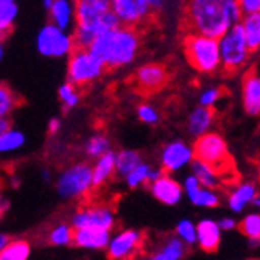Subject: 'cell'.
I'll list each match as a JSON object with an SVG mask.
<instances>
[{
	"label": "cell",
	"mask_w": 260,
	"mask_h": 260,
	"mask_svg": "<svg viewBox=\"0 0 260 260\" xmlns=\"http://www.w3.org/2000/svg\"><path fill=\"white\" fill-rule=\"evenodd\" d=\"M10 182H11V187H13V188H17V187L20 185V178H17V176H11Z\"/></svg>",
	"instance_id": "7dc6e473"
},
{
	"label": "cell",
	"mask_w": 260,
	"mask_h": 260,
	"mask_svg": "<svg viewBox=\"0 0 260 260\" xmlns=\"http://www.w3.org/2000/svg\"><path fill=\"white\" fill-rule=\"evenodd\" d=\"M11 126V120H10V117H0V133H5L8 131Z\"/></svg>",
	"instance_id": "7bdbcfd3"
},
{
	"label": "cell",
	"mask_w": 260,
	"mask_h": 260,
	"mask_svg": "<svg viewBox=\"0 0 260 260\" xmlns=\"http://www.w3.org/2000/svg\"><path fill=\"white\" fill-rule=\"evenodd\" d=\"M153 167L147 162H142L137 169H134L126 178L125 182L129 188H137L144 184H150V175H151Z\"/></svg>",
	"instance_id": "d590c367"
},
{
	"label": "cell",
	"mask_w": 260,
	"mask_h": 260,
	"mask_svg": "<svg viewBox=\"0 0 260 260\" xmlns=\"http://www.w3.org/2000/svg\"><path fill=\"white\" fill-rule=\"evenodd\" d=\"M182 187H184V193L188 198V201L195 206H198V207L214 209L221 201L220 193L217 190H214V188L203 187L195 175H188L184 179Z\"/></svg>",
	"instance_id": "9a60e30c"
},
{
	"label": "cell",
	"mask_w": 260,
	"mask_h": 260,
	"mask_svg": "<svg viewBox=\"0 0 260 260\" xmlns=\"http://www.w3.org/2000/svg\"><path fill=\"white\" fill-rule=\"evenodd\" d=\"M178 237L188 246L192 245H197V240H198V229H197V224L188 220V218H182L179 220V223L176 224V229H175Z\"/></svg>",
	"instance_id": "8d00e7d4"
},
{
	"label": "cell",
	"mask_w": 260,
	"mask_h": 260,
	"mask_svg": "<svg viewBox=\"0 0 260 260\" xmlns=\"http://www.w3.org/2000/svg\"><path fill=\"white\" fill-rule=\"evenodd\" d=\"M11 240H13V239L10 237V235L4 232L2 235H0V249H4L5 246H8V245L11 243Z\"/></svg>",
	"instance_id": "f6af8a7d"
},
{
	"label": "cell",
	"mask_w": 260,
	"mask_h": 260,
	"mask_svg": "<svg viewBox=\"0 0 260 260\" xmlns=\"http://www.w3.org/2000/svg\"><path fill=\"white\" fill-rule=\"evenodd\" d=\"M187 252H188V245H185L178 235L169 237L160 246V249L156 251L160 260H182L187 255Z\"/></svg>",
	"instance_id": "484cf974"
},
{
	"label": "cell",
	"mask_w": 260,
	"mask_h": 260,
	"mask_svg": "<svg viewBox=\"0 0 260 260\" xmlns=\"http://www.w3.org/2000/svg\"><path fill=\"white\" fill-rule=\"evenodd\" d=\"M19 105L20 100L16 92L7 84L0 86V117H10Z\"/></svg>",
	"instance_id": "836d02e7"
},
{
	"label": "cell",
	"mask_w": 260,
	"mask_h": 260,
	"mask_svg": "<svg viewBox=\"0 0 260 260\" xmlns=\"http://www.w3.org/2000/svg\"><path fill=\"white\" fill-rule=\"evenodd\" d=\"M193 151L195 159L214 165L223 175L234 170V162L228 148V142L217 131H210L198 137L193 144Z\"/></svg>",
	"instance_id": "ba28073f"
},
{
	"label": "cell",
	"mask_w": 260,
	"mask_h": 260,
	"mask_svg": "<svg viewBox=\"0 0 260 260\" xmlns=\"http://www.w3.org/2000/svg\"><path fill=\"white\" fill-rule=\"evenodd\" d=\"M190 169H192V175L198 178L203 187L218 190V187L223 184V173L218 169H215L214 165L195 159L190 165Z\"/></svg>",
	"instance_id": "cb8c5ba5"
},
{
	"label": "cell",
	"mask_w": 260,
	"mask_h": 260,
	"mask_svg": "<svg viewBox=\"0 0 260 260\" xmlns=\"http://www.w3.org/2000/svg\"><path fill=\"white\" fill-rule=\"evenodd\" d=\"M254 206L258 209V212H260V192L257 193V197H255V200H254Z\"/></svg>",
	"instance_id": "c3c4849f"
},
{
	"label": "cell",
	"mask_w": 260,
	"mask_h": 260,
	"mask_svg": "<svg viewBox=\"0 0 260 260\" xmlns=\"http://www.w3.org/2000/svg\"><path fill=\"white\" fill-rule=\"evenodd\" d=\"M111 145H112L111 139L108 136H105L102 133H97V134H93L92 137L87 139L86 145H84V153L90 159H99L103 154L112 151Z\"/></svg>",
	"instance_id": "f546056e"
},
{
	"label": "cell",
	"mask_w": 260,
	"mask_h": 260,
	"mask_svg": "<svg viewBox=\"0 0 260 260\" xmlns=\"http://www.w3.org/2000/svg\"><path fill=\"white\" fill-rule=\"evenodd\" d=\"M242 106L251 117L260 115V75L254 70L248 72L242 81Z\"/></svg>",
	"instance_id": "ac0fdd59"
},
{
	"label": "cell",
	"mask_w": 260,
	"mask_h": 260,
	"mask_svg": "<svg viewBox=\"0 0 260 260\" xmlns=\"http://www.w3.org/2000/svg\"><path fill=\"white\" fill-rule=\"evenodd\" d=\"M106 69L105 62L90 49H75L67 58V81L77 87H86L100 80Z\"/></svg>",
	"instance_id": "5b68a950"
},
{
	"label": "cell",
	"mask_w": 260,
	"mask_h": 260,
	"mask_svg": "<svg viewBox=\"0 0 260 260\" xmlns=\"http://www.w3.org/2000/svg\"><path fill=\"white\" fill-rule=\"evenodd\" d=\"M56 192L62 200H77L87 197L93 188L92 165L87 162H77L61 170L55 181Z\"/></svg>",
	"instance_id": "8992f818"
},
{
	"label": "cell",
	"mask_w": 260,
	"mask_h": 260,
	"mask_svg": "<svg viewBox=\"0 0 260 260\" xmlns=\"http://www.w3.org/2000/svg\"><path fill=\"white\" fill-rule=\"evenodd\" d=\"M257 193L258 190L254 182L245 181L240 184H235V187L228 195V206L234 214H242L249 204H254Z\"/></svg>",
	"instance_id": "7402d4cb"
},
{
	"label": "cell",
	"mask_w": 260,
	"mask_h": 260,
	"mask_svg": "<svg viewBox=\"0 0 260 260\" xmlns=\"http://www.w3.org/2000/svg\"><path fill=\"white\" fill-rule=\"evenodd\" d=\"M170 81V72L165 64L162 62H145L140 64L133 74V83L134 87L144 93H156L162 90Z\"/></svg>",
	"instance_id": "4fadbf2b"
},
{
	"label": "cell",
	"mask_w": 260,
	"mask_h": 260,
	"mask_svg": "<svg viewBox=\"0 0 260 260\" xmlns=\"http://www.w3.org/2000/svg\"><path fill=\"white\" fill-rule=\"evenodd\" d=\"M50 22L62 30H72L77 25V13H75V0H55L47 8Z\"/></svg>",
	"instance_id": "d6986e66"
},
{
	"label": "cell",
	"mask_w": 260,
	"mask_h": 260,
	"mask_svg": "<svg viewBox=\"0 0 260 260\" xmlns=\"http://www.w3.org/2000/svg\"><path fill=\"white\" fill-rule=\"evenodd\" d=\"M115 212L111 206L103 203H92L81 206L70 218V224L75 229L80 228H100L111 231L115 226Z\"/></svg>",
	"instance_id": "8fae6325"
},
{
	"label": "cell",
	"mask_w": 260,
	"mask_h": 260,
	"mask_svg": "<svg viewBox=\"0 0 260 260\" xmlns=\"http://www.w3.org/2000/svg\"><path fill=\"white\" fill-rule=\"evenodd\" d=\"M75 13L77 25L72 35L77 49H90L100 35L122 25L111 0H75Z\"/></svg>",
	"instance_id": "7a4b0ae2"
},
{
	"label": "cell",
	"mask_w": 260,
	"mask_h": 260,
	"mask_svg": "<svg viewBox=\"0 0 260 260\" xmlns=\"http://www.w3.org/2000/svg\"><path fill=\"white\" fill-rule=\"evenodd\" d=\"M80 87H77L75 84L72 83H62L58 89V97L62 103V106L66 109H74L80 105L81 102V95H80Z\"/></svg>",
	"instance_id": "d6a6232c"
},
{
	"label": "cell",
	"mask_w": 260,
	"mask_h": 260,
	"mask_svg": "<svg viewBox=\"0 0 260 260\" xmlns=\"http://www.w3.org/2000/svg\"><path fill=\"white\" fill-rule=\"evenodd\" d=\"M145 234L137 229H122L111 237L106 254L111 260H134L144 249Z\"/></svg>",
	"instance_id": "7c38bea8"
},
{
	"label": "cell",
	"mask_w": 260,
	"mask_h": 260,
	"mask_svg": "<svg viewBox=\"0 0 260 260\" xmlns=\"http://www.w3.org/2000/svg\"><path fill=\"white\" fill-rule=\"evenodd\" d=\"M223 97V89L218 86H209L201 90L200 93V106L214 108Z\"/></svg>",
	"instance_id": "f35d334b"
},
{
	"label": "cell",
	"mask_w": 260,
	"mask_h": 260,
	"mask_svg": "<svg viewBox=\"0 0 260 260\" xmlns=\"http://www.w3.org/2000/svg\"><path fill=\"white\" fill-rule=\"evenodd\" d=\"M144 162L142 154L136 150H120L117 153V175L123 179Z\"/></svg>",
	"instance_id": "f1b7e54d"
},
{
	"label": "cell",
	"mask_w": 260,
	"mask_h": 260,
	"mask_svg": "<svg viewBox=\"0 0 260 260\" xmlns=\"http://www.w3.org/2000/svg\"><path fill=\"white\" fill-rule=\"evenodd\" d=\"M151 195L165 206H176L184 197V187L172 175L164 173L157 181L150 184Z\"/></svg>",
	"instance_id": "2e32d148"
},
{
	"label": "cell",
	"mask_w": 260,
	"mask_h": 260,
	"mask_svg": "<svg viewBox=\"0 0 260 260\" xmlns=\"http://www.w3.org/2000/svg\"><path fill=\"white\" fill-rule=\"evenodd\" d=\"M218 41H220L221 62L226 72L229 74L239 72V70H242L249 62L252 52L249 49L245 31L240 23L232 27L229 31H226Z\"/></svg>",
	"instance_id": "9c48e42d"
},
{
	"label": "cell",
	"mask_w": 260,
	"mask_h": 260,
	"mask_svg": "<svg viewBox=\"0 0 260 260\" xmlns=\"http://www.w3.org/2000/svg\"><path fill=\"white\" fill-rule=\"evenodd\" d=\"M239 229L251 246H260V212L246 214L242 221H239Z\"/></svg>",
	"instance_id": "4316f807"
},
{
	"label": "cell",
	"mask_w": 260,
	"mask_h": 260,
	"mask_svg": "<svg viewBox=\"0 0 260 260\" xmlns=\"http://www.w3.org/2000/svg\"><path fill=\"white\" fill-rule=\"evenodd\" d=\"M7 4H16V0H0V5H7Z\"/></svg>",
	"instance_id": "f907efd6"
},
{
	"label": "cell",
	"mask_w": 260,
	"mask_h": 260,
	"mask_svg": "<svg viewBox=\"0 0 260 260\" xmlns=\"http://www.w3.org/2000/svg\"><path fill=\"white\" fill-rule=\"evenodd\" d=\"M31 246L27 240L14 239L8 246L0 249V260H28Z\"/></svg>",
	"instance_id": "4dcf8cb0"
},
{
	"label": "cell",
	"mask_w": 260,
	"mask_h": 260,
	"mask_svg": "<svg viewBox=\"0 0 260 260\" xmlns=\"http://www.w3.org/2000/svg\"><path fill=\"white\" fill-rule=\"evenodd\" d=\"M218 224H220V228H221V231H234L235 228H239V221L235 220V218H232V217H223V218H220L218 220Z\"/></svg>",
	"instance_id": "60d3db41"
},
{
	"label": "cell",
	"mask_w": 260,
	"mask_h": 260,
	"mask_svg": "<svg viewBox=\"0 0 260 260\" xmlns=\"http://www.w3.org/2000/svg\"><path fill=\"white\" fill-rule=\"evenodd\" d=\"M36 50L45 58H69L77 49L74 35L49 22L42 25L35 39Z\"/></svg>",
	"instance_id": "52a82bcc"
},
{
	"label": "cell",
	"mask_w": 260,
	"mask_h": 260,
	"mask_svg": "<svg viewBox=\"0 0 260 260\" xmlns=\"http://www.w3.org/2000/svg\"><path fill=\"white\" fill-rule=\"evenodd\" d=\"M41 176H42V179H44L45 182L52 179V173H50V170H47V169H42V170H41Z\"/></svg>",
	"instance_id": "bcb514c9"
},
{
	"label": "cell",
	"mask_w": 260,
	"mask_h": 260,
	"mask_svg": "<svg viewBox=\"0 0 260 260\" xmlns=\"http://www.w3.org/2000/svg\"><path fill=\"white\" fill-rule=\"evenodd\" d=\"M136 114H137V119L142 123H145V125H156L160 120V112H159V109L154 105L148 103V102L140 103L136 108Z\"/></svg>",
	"instance_id": "74e56055"
},
{
	"label": "cell",
	"mask_w": 260,
	"mask_h": 260,
	"mask_svg": "<svg viewBox=\"0 0 260 260\" xmlns=\"http://www.w3.org/2000/svg\"><path fill=\"white\" fill-rule=\"evenodd\" d=\"M184 56L193 70L203 75H214L223 69L220 41L198 33H185Z\"/></svg>",
	"instance_id": "277c9868"
},
{
	"label": "cell",
	"mask_w": 260,
	"mask_h": 260,
	"mask_svg": "<svg viewBox=\"0 0 260 260\" xmlns=\"http://www.w3.org/2000/svg\"><path fill=\"white\" fill-rule=\"evenodd\" d=\"M198 240L197 245L204 252H215L221 243V228L214 218H203L197 224Z\"/></svg>",
	"instance_id": "ffe728a7"
},
{
	"label": "cell",
	"mask_w": 260,
	"mask_h": 260,
	"mask_svg": "<svg viewBox=\"0 0 260 260\" xmlns=\"http://www.w3.org/2000/svg\"><path fill=\"white\" fill-rule=\"evenodd\" d=\"M215 123V111L214 108H204L198 106L195 108L187 117V133L193 136L195 139L207 134L212 131V126Z\"/></svg>",
	"instance_id": "44dd1931"
},
{
	"label": "cell",
	"mask_w": 260,
	"mask_h": 260,
	"mask_svg": "<svg viewBox=\"0 0 260 260\" xmlns=\"http://www.w3.org/2000/svg\"><path fill=\"white\" fill-rule=\"evenodd\" d=\"M25 145V134L16 128H10L5 133H0V151L13 153Z\"/></svg>",
	"instance_id": "1f68e13d"
},
{
	"label": "cell",
	"mask_w": 260,
	"mask_h": 260,
	"mask_svg": "<svg viewBox=\"0 0 260 260\" xmlns=\"http://www.w3.org/2000/svg\"><path fill=\"white\" fill-rule=\"evenodd\" d=\"M258 178H260V165H258Z\"/></svg>",
	"instance_id": "f5cc1de1"
},
{
	"label": "cell",
	"mask_w": 260,
	"mask_h": 260,
	"mask_svg": "<svg viewBox=\"0 0 260 260\" xmlns=\"http://www.w3.org/2000/svg\"><path fill=\"white\" fill-rule=\"evenodd\" d=\"M142 36L139 28L120 25L100 35L92 44L90 50L95 53L108 69L117 70L131 66L140 52Z\"/></svg>",
	"instance_id": "3957f363"
},
{
	"label": "cell",
	"mask_w": 260,
	"mask_h": 260,
	"mask_svg": "<svg viewBox=\"0 0 260 260\" xmlns=\"http://www.w3.org/2000/svg\"><path fill=\"white\" fill-rule=\"evenodd\" d=\"M240 25L245 31L251 52L260 50V13L245 14Z\"/></svg>",
	"instance_id": "d4e9b609"
},
{
	"label": "cell",
	"mask_w": 260,
	"mask_h": 260,
	"mask_svg": "<svg viewBox=\"0 0 260 260\" xmlns=\"http://www.w3.org/2000/svg\"><path fill=\"white\" fill-rule=\"evenodd\" d=\"M112 11L125 27L139 28L164 8L165 0H111Z\"/></svg>",
	"instance_id": "30bf717a"
},
{
	"label": "cell",
	"mask_w": 260,
	"mask_h": 260,
	"mask_svg": "<svg viewBox=\"0 0 260 260\" xmlns=\"http://www.w3.org/2000/svg\"><path fill=\"white\" fill-rule=\"evenodd\" d=\"M112 237V232L100 228H80L75 229L74 245L81 249L102 251L106 249Z\"/></svg>",
	"instance_id": "e0dca14e"
},
{
	"label": "cell",
	"mask_w": 260,
	"mask_h": 260,
	"mask_svg": "<svg viewBox=\"0 0 260 260\" xmlns=\"http://www.w3.org/2000/svg\"><path fill=\"white\" fill-rule=\"evenodd\" d=\"M147 260H160V258L157 257V254H156V252H153L151 255H148V258H147Z\"/></svg>",
	"instance_id": "816d5d0a"
},
{
	"label": "cell",
	"mask_w": 260,
	"mask_h": 260,
	"mask_svg": "<svg viewBox=\"0 0 260 260\" xmlns=\"http://www.w3.org/2000/svg\"><path fill=\"white\" fill-rule=\"evenodd\" d=\"M239 0H185L184 27L187 33H198L220 39L243 19Z\"/></svg>",
	"instance_id": "6da1fadb"
},
{
	"label": "cell",
	"mask_w": 260,
	"mask_h": 260,
	"mask_svg": "<svg viewBox=\"0 0 260 260\" xmlns=\"http://www.w3.org/2000/svg\"><path fill=\"white\" fill-rule=\"evenodd\" d=\"M59 129H61V120L58 117H53V119H50V122L47 123V131H49V134L55 136L59 133Z\"/></svg>",
	"instance_id": "b9f144b4"
},
{
	"label": "cell",
	"mask_w": 260,
	"mask_h": 260,
	"mask_svg": "<svg viewBox=\"0 0 260 260\" xmlns=\"http://www.w3.org/2000/svg\"><path fill=\"white\" fill-rule=\"evenodd\" d=\"M252 260H255V258H252Z\"/></svg>",
	"instance_id": "db71d44e"
},
{
	"label": "cell",
	"mask_w": 260,
	"mask_h": 260,
	"mask_svg": "<svg viewBox=\"0 0 260 260\" xmlns=\"http://www.w3.org/2000/svg\"><path fill=\"white\" fill-rule=\"evenodd\" d=\"M19 16V7L17 4H7V5H0V33L2 38L7 36L17 20Z\"/></svg>",
	"instance_id": "e575fe53"
},
{
	"label": "cell",
	"mask_w": 260,
	"mask_h": 260,
	"mask_svg": "<svg viewBox=\"0 0 260 260\" xmlns=\"http://www.w3.org/2000/svg\"><path fill=\"white\" fill-rule=\"evenodd\" d=\"M239 5H240L243 14L260 13V0H239Z\"/></svg>",
	"instance_id": "ab89813d"
},
{
	"label": "cell",
	"mask_w": 260,
	"mask_h": 260,
	"mask_svg": "<svg viewBox=\"0 0 260 260\" xmlns=\"http://www.w3.org/2000/svg\"><path fill=\"white\" fill-rule=\"evenodd\" d=\"M93 173V187L100 188L103 187L115 173H117V153L109 151L102 157L95 159L92 165Z\"/></svg>",
	"instance_id": "603a6c76"
},
{
	"label": "cell",
	"mask_w": 260,
	"mask_h": 260,
	"mask_svg": "<svg viewBox=\"0 0 260 260\" xmlns=\"http://www.w3.org/2000/svg\"><path fill=\"white\" fill-rule=\"evenodd\" d=\"M75 228L70 223H58L55 224L49 234H47V242L52 246H70L74 245Z\"/></svg>",
	"instance_id": "83f0119b"
},
{
	"label": "cell",
	"mask_w": 260,
	"mask_h": 260,
	"mask_svg": "<svg viewBox=\"0 0 260 260\" xmlns=\"http://www.w3.org/2000/svg\"><path fill=\"white\" fill-rule=\"evenodd\" d=\"M160 167L165 173H176L195 160L193 145H188L184 140H172L164 145L160 156Z\"/></svg>",
	"instance_id": "5bb4252c"
},
{
	"label": "cell",
	"mask_w": 260,
	"mask_h": 260,
	"mask_svg": "<svg viewBox=\"0 0 260 260\" xmlns=\"http://www.w3.org/2000/svg\"><path fill=\"white\" fill-rule=\"evenodd\" d=\"M53 2H55V0H42V4H44V7H45V8H49Z\"/></svg>",
	"instance_id": "681fc988"
},
{
	"label": "cell",
	"mask_w": 260,
	"mask_h": 260,
	"mask_svg": "<svg viewBox=\"0 0 260 260\" xmlns=\"http://www.w3.org/2000/svg\"><path fill=\"white\" fill-rule=\"evenodd\" d=\"M8 209H10V200L2 198V200H0V215L5 217V214H7V210H8Z\"/></svg>",
	"instance_id": "ee69618b"
}]
</instances>
